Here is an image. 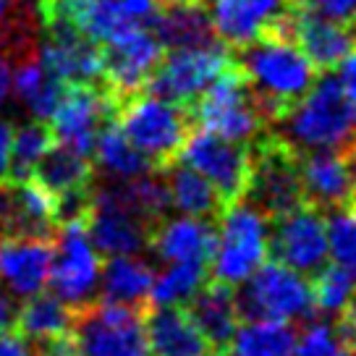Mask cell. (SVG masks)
<instances>
[{"instance_id": "obj_35", "label": "cell", "mask_w": 356, "mask_h": 356, "mask_svg": "<svg viewBox=\"0 0 356 356\" xmlns=\"http://www.w3.org/2000/svg\"><path fill=\"white\" fill-rule=\"evenodd\" d=\"M309 286L314 312H320L325 317H333V314H341L346 301L351 299L356 280L341 265H323L314 273V280Z\"/></svg>"}, {"instance_id": "obj_6", "label": "cell", "mask_w": 356, "mask_h": 356, "mask_svg": "<svg viewBox=\"0 0 356 356\" xmlns=\"http://www.w3.org/2000/svg\"><path fill=\"white\" fill-rule=\"evenodd\" d=\"M191 105L194 113L189 108V115L200 123V129H207L222 139L252 145L265 134V113L236 63L225 68Z\"/></svg>"}, {"instance_id": "obj_28", "label": "cell", "mask_w": 356, "mask_h": 356, "mask_svg": "<svg viewBox=\"0 0 356 356\" xmlns=\"http://www.w3.org/2000/svg\"><path fill=\"white\" fill-rule=\"evenodd\" d=\"M165 191L168 204L176 207L181 215H191V218H204L212 220L222 212V200L207 178L197 173L189 165H178L176 160L165 165Z\"/></svg>"}, {"instance_id": "obj_21", "label": "cell", "mask_w": 356, "mask_h": 356, "mask_svg": "<svg viewBox=\"0 0 356 356\" xmlns=\"http://www.w3.org/2000/svg\"><path fill=\"white\" fill-rule=\"evenodd\" d=\"M215 241V228L204 218H170L155 222L149 234V246L155 257L165 265H207Z\"/></svg>"}, {"instance_id": "obj_32", "label": "cell", "mask_w": 356, "mask_h": 356, "mask_svg": "<svg viewBox=\"0 0 356 356\" xmlns=\"http://www.w3.org/2000/svg\"><path fill=\"white\" fill-rule=\"evenodd\" d=\"M296 330L278 320H249L236 327L228 343V356H291Z\"/></svg>"}, {"instance_id": "obj_25", "label": "cell", "mask_w": 356, "mask_h": 356, "mask_svg": "<svg viewBox=\"0 0 356 356\" xmlns=\"http://www.w3.org/2000/svg\"><path fill=\"white\" fill-rule=\"evenodd\" d=\"M92 176H95V170H92L89 157L79 155L63 145L50 147L32 173L34 181L44 191H50L58 204L89 197Z\"/></svg>"}, {"instance_id": "obj_18", "label": "cell", "mask_w": 356, "mask_h": 356, "mask_svg": "<svg viewBox=\"0 0 356 356\" xmlns=\"http://www.w3.org/2000/svg\"><path fill=\"white\" fill-rule=\"evenodd\" d=\"M278 32L291 37L317 71L338 68L351 50H356V22H335L304 6H289Z\"/></svg>"}, {"instance_id": "obj_9", "label": "cell", "mask_w": 356, "mask_h": 356, "mask_svg": "<svg viewBox=\"0 0 356 356\" xmlns=\"http://www.w3.org/2000/svg\"><path fill=\"white\" fill-rule=\"evenodd\" d=\"M58 238L53 244V262L47 283L53 296L68 304L71 309H84L97 301L100 291V252L95 249L92 238L81 218H71L58 225Z\"/></svg>"}, {"instance_id": "obj_15", "label": "cell", "mask_w": 356, "mask_h": 356, "mask_svg": "<svg viewBox=\"0 0 356 356\" xmlns=\"http://www.w3.org/2000/svg\"><path fill=\"white\" fill-rule=\"evenodd\" d=\"M42 42L37 50L40 63L60 84H95L102 79V47L76 32L66 19L44 13Z\"/></svg>"}, {"instance_id": "obj_37", "label": "cell", "mask_w": 356, "mask_h": 356, "mask_svg": "<svg viewBox=\"0 0 356 356\" xmlns=\"http://www.w3.org/2000/svg\"><path fill=\"white\" fill-rule=\"evenodd\" d=\"M343 348L338 327L330 323H309L293 343L296 356H335Z\"/></svg>"}, {"instance_id": "obj_11", "label": "cell", "mask_w": 356, "mask_h": 356, "mask_svg": "<svg viewBox=\"0 0 356 356\" xmlns=\"http://www.w3.org/2000/svg\"><path fill=\"white\" fill-rule=\"evenodd\" d=\"M100 47V84L115 97V102H123L126 97L142 92L163 58V42L157 40L152 26H145V24H134Z\"/></svg>"}, {"instance_id": "obj_24", "label": "cell", "mask_w": 356, "mask_h": 356, "mask_svg": "<svg viewBox=\"0 0 356 356\" xmlns=\"http://www.w3.org/2000/svg\"><path fill=\"white\" fill-rule=\"evenodd\" d=\"M152 356H207L212 348L186 307H155L145 314Z\"/></svg>"}, {"instance_id": "obj_39", "label": "cell", "mask_w": 356, "mask_h": 356, "mask_svg": "<svg viewBox=\"0 0 356 356\" xmlns=\"http://www.w3.org/2000/svg\"><path fill=\"white\" fill-rule=\"evenodd\" d=\"M338 333H341V341H343L348 348L356 346V293H351V299L346 301V307L341 309V323L335 325Z\"/></svg>"}, {"instance_id": "obj_38", "label": "cell", "mask_w": 356, "mask_h": 356, "mask_svg": "<svg viewBox=\"0 0 356 356\" xmlns=\"http://www.w3.org/2000/svg\"><path fill=\"white\" fill-rule=\"evenodd\" d=\"M0 356H40L37 346L13 330H0Z\"/></svg>"}, {"instance_id": "obj_29", "label": "cell", "mask_w": 356, "mask_h": 356, "mask_svg": "<svg viewBox=\"0 0 356 356\" xmlns=\"http://www.w3.org/2000/svg\"><path fill=\"white\" fill-rule=\"evenodd\" d=\"M152 32L163 47H194L215 40L204 3H186V6H163V11L152 19Z\"/></svg>"}, {"instance_id": "obj_22", "label": "cell", "mask_w": 356, "mask_h": 356, "mask_svg": "<svg viewBox=\"0 0 356 356\" xmlns=\"http://www.w3.org/2000/svg\"><path fill=\"white\" fill-rule=\"evenodd\" d=\"M301 194L304 202L317 210H335L354 200L351 191V173L346 157L330 149L307 152L299 157Z\"/></svg>"}, {"instance_id": "obj_19", "label": "cell", "mask_w": 356, "mask_h": 356, "mask_svg": "<svg viewBox=\"0 0 356 356\" xmlns=\"http://www.w3.org/2000/svg\"><path fill=\"white\" fill-rule=\"evenodd\" d=\"M286 11V0H210L207 6L212 34L225 47H244L278 29Z\"/></svg>"}, {"instance_id": "obj_34", "label": "cell", "mask_w": 356, "mask_h": 356, "mask_svg": "<svg viewBox=\"0 0 356 356\" xmlns=\"http://www.w3.org/2000/svg\"><path fill=\"white\" fill-rule=\"evenodd\" d=\"M56 145L53 131L44 121L24 123L11 139V165L8 176L11 178H32L37 163L44 157V152Z\"/></svg>"}, {"instance_id": "obj_42", "label": "cell", "mask_w": 356, "mask_h": 356, "mask_svg": "<svg viewBox=\"0 0 356 356\" xmlns=\"http://www.w3.org/2000/svg\"><path fill=\"white\" fill-rule=\"evenodd\" d=\"M11 139H13L11 123L0 121V178L8 176V165H11Z\"/></svg>"}, {"instance_id": "obj_23", "label": "cell", "mask_w": 356, "mask_h": 356, "mask_svg": "<svg viewBox=\"0 0 356 356\" xmlns=\"http://www.w3.org/2000/svg\"><path fill=\"white\" fill-rule=\"evenodd\" d=\"M194 325L200 327L204 341L215 354H225L234 338L236 327L241 323V314L236 307V293L222 283H204L191 301L186 304Z\"/></svg>"}, {"instance_id": "obj_1", "label": "cell", "mask_w": 356, "mask_h": 356, "mask_svg": "<svg viewBox=\"0 0 356 356\" xmlns=\"http://www.w3.org/2000/svg\"><path fill=\"white\" fill-rule=\"evenodd\" d=\"M234 63L254 92L267 123H275L293 102L304 97L317 79V68L299 50V44L283 32L257 37L254 42L238 47Z\"/></svg>"}, {"instance_id": "obj_4", "label": "cell", "mask_w": 356, "mask_h": 356, "mask_svg": "<svg viewBox=\"0 0 356 356\" xmlns=\"http://www.w3.org/2000/svg\"><path fill=\"white\" fill-rule=\"evenodd\" d=\"M113 118L152 168H165L178 160L181 145L191 129L189 108L163 100L152 92H136L118 102Z\"/></svg>"}, {"instance_id": "obj_2", "label": "cell", "mask_w": 356, "mask_h": 356, "mask_svg": "<svg viewBox=\"0 0 356 356\" xmlns=\"http://www.w3.org/2000/svg\"><path fill=\"white\" fill-rule=\"evenodd\" d=\"M275 123L283 126L278 136L299 152H338L356 139V105L343 95L338 79L323 76Z\"/></svg>"}, {"instance_id": "obj_49", "label": "cell", "mask_w": 356, "mask_h": 356, "mask_svg": "<svg viewBox=\"0 0 356 356\" xmlns=\"http://www.w3.org/2000/svg\"><path fill=\"white\" fill-rule=\"evenodd\" d=\"M207 356H228V354H215V351H212V354H207Z\"/></svg>"}, {"instance_id": "obj_5", "label": "cell", "mask_w": 356, "mask_h": 356, "mask_svg": "<svg viewBox=\"0 0 356 356\" xmlns=\"http://www.w3.org/2000/svg\"><path fill=\"white\" fill-rule=\"evenodd\" d=\"M249 149V178L244 200L270 220L304 202L299 157L301 152L275 134H262Z\"/></svg>"}, {"instance_id": "obj_47", "label": "cell", "mask_w": 356, "mask_h": 356, "mask_svg": "<svg viewBox=\"0 0 356 356\" xmlns=\"http://www.w3.org/2000/svg\"><path fill=\"white\" fill-rule=\"evenodd\" d=\"M335 356H356V351H351V348H348V346L343 343V348H341V351H338Z\"/></svg>"}, {"instance_id": "obj_20", "label": "cell", "mask_w": 356, "mask_h": 356, "mask_svg": "<svg viewBox=\"0 0 356 356\" xmlns=\"http://www.w3.org/2000/svg\"><path fill=\"white\" fill-rule=\"evenodd\" d=\"M50 262V238H0V286L16 299H29L47 286Z\"/></svg>"}, {"instance_id": "obj_40", "label": "cell", "mask_w": 356, "mask_h": 356, "mask_svg": "<svg viewBox=\"0 0 356 356\" xmlns=\"http://www.w3.org/2000/svg\"><path fill=\"white\" fill-rule=\"evenodd\" d=\"M338 66H341V71H338L335 79H338V84H341L346 97L356 105V50H351Z\"/></svg>"}, {"instance_id": "obj_43", "label": "cell", "mask_w": 356, "mask_h": 356, "mask_svg": "<svg viewBox=\"0 0 356 356\" xmlns=\"http://www.w3.org/2000/svg\"><path fill=\"white\" fill-rule=\"evenodd\" d=\"M13 95V84H11V66H8V60H3L0 58V111L8 105Z\"/></svg>"}, {"instance_id": "obj_8", "label": "cell", "mask_w": 356, "mask_h": 356, "mask_svg": "<svg viewBox=\"0 0 356 356\" xmlns=\"http://www.w3.org/2000/svg\"><path fill=\"white\" fill-rule=\"evenodd\" d=\"M236 307L246 320H278V323L307 320L314 312L309 280L278 259L262 262L241 283L236 293Z\"/></svg>"}, {"instance_id": "obj_16", "label": "cell", "mask_w": 356, "mask_h": 356, "mask_svg": "<svg viewBox=\"0 0 356 356\" xmlns=\"http://www.w3.org/2000/svg\"><path fill=\"white\" fill-rule=\"evenodd\" d=\"M84 225L95 249L105 257L139 254L149 246L152 225L115 200L111 186L89 189Z\"/></svg>"}, {"instance_id": "obj_46", "label": "cell", "mask_w": 356, "mask_h": 356, "mask_svg": "<svg viewBox=\"0 0 356 356\" xmlns=\"http://www.w3.org/2000/svg\"><path fill=\"white\" fill-rule=\"evenodd\" d=\"M157 6H186V3H204V0H155Z\"/></svg>"}, {"instance_id": "obj_17", "label": "cell", "mask_w": 356, "mask_h": 356, "mask_svg": "<svg viewBox=\"0 0 356 356\" xmlns=\"http://www.w3.org/2000/svg\"><path fill=\"white\" fill-rule=\"evenodd\" d=\"M58 202L34 178H0V238H53Z\"/></svg>"}, {"instance_id": "obj_45", "label": "cell", "mask_w": 356, "mask_h": 356, "mask_svg": "<svg viewBox=\"0 0 356 356\" xmlns=\"http://www.w3.org/2000/svg\"><path fill=\"white\" fill-rule=\"evenodd\" d=\"M16 8H19V0H0V26L8 24V19H11V13Z\"/></svg>"}, {"instance_id": "obj_44", "label": "cell", "mask_w": 356, "mask_h": 356, "mask_svg": "<svg viewBox=\"0 0 356 356\" xmlns=\"http://www.w3.org/2000/svg\"><path fill=\"white\" fill-rule=\"evenodd\" d=\"M343 157L346 165H348V173H351V191H354V200L351 202H356V139L343 149Z\"/></svg>"}, {"instance_id": "obj_36", "label": "cell", "mask_w": 356, "mask_h": 356, "mask_svg": "<svg viewBox=\"0 0 356 356\" xmlns=\"http://www.w3.org/2000/svg\"><path fill=\"white\" fill-rule=\"evenodd\" d=\"M327 220V254L356 280V202L330 210Z\"/></svg>"}, {"instance_id": "obj_7", "label": "cell", "mask_w": 356, "mask_h": 356, "mask_svg": "<svg viewBox=\"0 0 356 356\" xmlns=\"http://www.w3.org/2000/svg\"><path fill=\"white\" fill-rule=\"evenodd\" d=\"M147 309L92 301L76 309L71 341L81 356H152L147 341Z\"/></svg>"}, {"instance_id": "obj_12", "label": "cell", "mask_w": 356, "mask_h": 356, "mask_svg": "<svg viewBox=\"0 0 356 356\" xmlns=\"http://www.w3.org/2000/svg\"><path fill=\"white\" fill-rule=\"evenodd\" d=\"M178 157L184 165L194 168L210 181L222 200V207L244 200L246 178H249V145L222 139L218 134L197 126L189 129Z\"/></svg>"}, {"instance_id": "obj_10", "label": "cell", "mask_w": 356, "mask_h": 356, "mask_svg": "<svg viewBox=\"0 0 356 356\" xmlns=\"http://www.w3.org/2000/svg\"><path fill=\"white\" fill-rule=\"evenodd\" d=\"M231 66L234 56L225 50V44L215 40L194 47H173L165 58H160L147 89L163 100L191 108V102Z\"/></svg>"}, {"instance_id": "obj_26", "label": "cell", "mask_w": 356, "mask_h": 356, "mask_svg": "<svg viewBox=\"0 0 356 356\" xmlns=\"http://www.w3.org/2000/svg\"><path fill=\"white\" fill-rule=\"evenodd\" d=\"M155 270L139 254H118L111 257L108 265L100 273L102 301L126 304L147 309L149 304V289H152Z\"/></svg>"}, {"instance_id": "obj_13", "label": "cell", "mask_w": 356, "mask_h": 356, "mask_svg": "<svg viewBox=\"0 0 356 356\" xmlns=\"http://www.w3.org/2000/svg\"><path fill=\"white\" fill-rule=\"evenodd\" d=\"M118 102L100 81L95 84H66L56 111L50 115L53 139L79 155L92 157L95 139L102 126L113 121Z\"/></svg>"}, {"instance_id": "obj_30", "label": "cell", "mask_w": 356, "mask_h": 356, "mask_svg": "<svg viewBox=\"0 0 356 356\" xmlns=\"http://www.w3.org/2000/svg\"><path fill=\"white\" fill-rule=\"evenodd\" d=\"M74 314L76 312L53 293H34L26 299L24 307H19L16 327L32 343H47V341L71 335Z\"/></svg>"}, {"instance_id": "obj_3", "label": "cell", "mask_w": 356, "mask_h": 356, "mask_svg": "<svg viewBox=\"0 0 356 356\" xmlns=\"http://www.w3.org/2000/svg\"><path fill=\"white\" fill-rule=\"evenodd\" d=\"M215 241L210 252V275L228 289L241 286L270 252V218L254 204L238 200L218 215Z\"/></svg>"}, {"instance_id": "obj_48", "label": "cell", "mask_w": 356, "mask_h": 356, "mask_svg": "<svg viewBox=\"0 0 356 356\" xmlns=\"http://www.w3.org/2000/svg\"><path fill=\"white\" fill-rule=\"evenodd\" d=\"M286 3H289V6H307L309 0H286Z\"/></svg>"}, {"instance_id": "obj_50", "label": "cell", "mask_w": 356, "mask_h": 356, "mask_svg": "<svg viewBox=\"0 0 356 356\" xmlns=\"http://www.w3.org/2000/svg\"><path fill=\"white\" fill-rule=\"evenodd\" d=\"M71 356H76V354H71Z\"/></svg>"}, {"instance_id": "obj_27", "label": "cell", "mask_w": 356, "mask_h": 356, "mask_svg": "<svg viewBox=\"0 0 356 356\" xmlns=\"http://www.w3.org/2000/svg\"><path fill=\"white\" fill-rule=\"evenodd\" d=\"M11 84L16 100L22 102L24 111L34 121H47L66 89V84H60L53 74H47L37 53H26L19 58V66L11 68Z\"/></svg>"}, {"instance_id": "obj_41", "label": "cell", "mask_w": 356, "mask_h": 356, "mask_svg": "<svg viewBox=\"0 0 356 356\" xmlns=\"http://www.w3.org/2000/svg\"><path fill=\"white\" fill-rule=\"evenodd\" d=\"M16 314H19V304L13 299V293L6 286H0V330L16 327Z\"/></svg>"}, {"instance_id": "obj_33", "label": "cell", "mask_w": 356, "mask_h": 356, "mask_svg": "<svg viewBox=\"0 0 356 356\" xmlns=\"http://www.w3.org/2000/svg\"><path fill=\"white\" fill-rule=\"evenodd\" d=\"M207 283L204 265H168L152 278L149 304L152 307H186L191 296Z\"/></svg>"}, {"instance_id": "obj_14", "label": "cell", "mask_w": 356, "mask_h": 356, "mask_svg": "<svg viewBox=\"0 0 356 356\" xmlns=\"http://www.w3.org/2000/svg\"><path fill=\"white\" fill-rule=\"evenodd\" d=\"M270 252L278 262L301 275H314L327 265V220L325 212L307 202L273 218Z\"/></svg>"}, {"instance_id": "obj_31", "label": "cell", "mask_w": 356, "mask_h": 356, "mask_svg": "<svg viewBox=\"0 0 356 356\" xmlns=\"http://www.w3.org/2000/svg\"><path fill=\"white\" fill-rule=\"evenodd\" d=\"M92 155L97 160L100 170H105V173L111 178H115V181L145 176V173L152 170V163L126 139V134L121 131V126L113 121L105 123L102 131L97 134Z\"/></svg>"}]
</instances>
